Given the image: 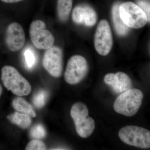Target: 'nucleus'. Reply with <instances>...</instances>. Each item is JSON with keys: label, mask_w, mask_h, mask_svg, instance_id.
Wrapping results in <instances>:
<instances>
[{"label": "nucleus", "mask_w": 150, "mask_h": 150, "mask_svg": "<svg viewBox=\"0 0 150 150\" xmlns=\"http://www.w3.org/2000/svg\"><path fill=\"white\" fill-rule=\"evenodd\" d=\"M143 94L138 89L130 88L123 92L114 102L115 112L128 117L134 116L139 109L142 103Z\"/></svg>", "instance_id": "obj_1"}, {"label": "nucleus", "mask_w": 150, "mask_h": 150, "mask_svg": "<svg viewBox=\"0 0 150 150\" xmlns=\"http://www.w3.org/2000/svg\"><path fill=\"white\" fill-rule=\"evenodd\" d=\"M1 79L6 88L18 96L29 95L31 86L14 67L4 66L1 69Z\"/></svg>", "instance_id": "obj_2"}, {"label": "nucleus", "mask_w": 150, "mask_h": 150, "mask_svg": "<svg viewBox=\"0 0 150 150\" xmlns=\"http://www.w3.org/2000/svg\"><path fill=\"white\" fill-rule=\"evenodd\" d=\"M70 113L78 135L83 138L89 137L94 130L95 123L93 118L88 116L86 105L83 103H76L71 108Z\"/></svg>", "instance_id": "obj_3"}, {"label": "nucleus", "mask_w": 150, "mask_h": 150, "mask_svg": "<svg viewBox=\"0 0 150 150\" xmlns=\"http://www.w3.org/2000/svg\"><path fill=\"white\" fill-rule=\"evenodd\" d=\"M119 16L127 27L139 29L148 22L147 17L139 6L132 2H126L119 5Z\"/></svg>", "instance_id": "obj_4"}, {"label": "nucleus", "mask_w": 150, "mask_h": 150, "mask_svg": "<svg viewBox=\"0 0 150 150\" xmlns=\"http://www.w3.org/2000/svg\"><path fill=\"white\" fill-rule=\"evenodd\" d=\"M118 136L123 142L130 146L143 149L150 147L149 130L135 126H128L120 129Z\"/></svg>", "instance_id": "obj_5"}, {"label": "nucleus", "mask_w": 150, "mask_h": 150, "mask_svg": "<svg viewBox=\"0 0 150 150\" xmlns=\"http://www.w3.org/2000/svg\"><path fill=\"white\" fill-rule=\"evenodd\" d=\"M30 36L33 44L39 49H47L53 46L54 35L46 29L45 23L41 20H35L30 26Z\"/></svg>", "instance_id": "obj_6"}, {"label": "nucleus", "mask_w": 150, "mask_h": 150, "mask_svg": "<svg viewBox=\"0 0 150 150\" xmlns=\"http://www.w3.org/2000/svg\"><path fill=\"white\" fill-rule=\"evenodd\" d=\"M88 67L86 59L80 55L72 56L68 61L64 74V79L70 84H76L85 77Z\"/></svg>", "instance_id": "obj_7"}, {"label": "nucleus", "mask_w": 150, "mask_h": 150, "mask_svg": "<svg viewBox=\"0 0 150 150\" xmlns=\"http://www.w3.org/2000/svg\"><path fill=\"white\" fill-rule=\"evenodd\" d=\"M94 46L98 54L106 56L109 54L112 46L111 28L106 20L100 21L97 27L94 36Z\"/></svg>", "instance_id": "obj_8"}, {"label": "nucleus", "mask_w": 150, "mask_h": 150, "mask_svg": "<svg viewBox=\"0 0 150 150\" xmlns=\"http://www.w3.org/2000/svg\"><path fill=\"white\" fill-rule=\"evenodd\" d=\"M43 67L51 76L60 77L63 71V54L59 47L52 46L46 49L43 60Z\"/></svg>", "instance_id": "obj_9"}, {"label": "nucleus", "mask_w": 150, "mask_h": 150, "mask_svg": "<svg viewBox=\"0 0 150 150\" xmlns=\"http://www.w3.org/2000/svg\"><path fill=\"white\" fill-rule=\"evenodd\" d=\"M25 35L22 27L19 23L13 22L8 25L6 29V43L11 51H19L24 46Z\"/></svg>", "instance_id": "obj_10"}, {"label": "nucleus", "mask_w": 150, "mask_h": 150, "mask_svg": "<svg viewBox=\"0 0 150 150\" xmlns=\"http://www.w3.org/2000/svg\"><path fill=\"white\" fill-rule=\"evenodd\" d=\"M72 19L75 23L91 27L96 23L97 15L95 11L87 5L76 6L73 11Z\"/></svg>", "instance_id": "obj_11"}, {"label": "nucleus", "mask_w": 150, "mask_h": 150, "mask_svg": "<svg viewBox=\"0 0 150 150\" xmlns=\"http://www.w3.org/2000/svg\"><path fill=\"white\" fill-rule=\"evenodd\" d=\"M104 82L110 86L116 93H121L131 88L132 82L125 73L118 72L116 74L109 73L105 76Z\"/></svg>", "instance_id": "obj_12"}, {"label": "nucleus", "mask_w": 150, "mask_h": 150, "mask_svg": "<svg viewBox=\"0 0 150 150\" xmlns=\"http://www.w3.org/2000/svg\"><path fill=\"white\" fill-rule=\"evenodd\" d=\"M120 4L116 3L113 5L112 9V16L113 25L117 34L120 36H125L129 32V27L124 24L119 16L118 8Z\"/></svg>", "instance_id": "obj_13"}, {"label": "nucleus", "mask_w": 150, "mask_h": 150, "mask_svg": "<svg viewBox=\"0 0 150 150\" xmlns=\"http://www.w3.org/2000/svg\"><path fill=\"white\" fill-rule=\"evenodd\" d=\"M12 105L18 112L28 114L33 118L36 116V113L31 104L21 97L15 98L13 101Z\"/></svg>", "instance_id": "obj_14"}, {"label": "nucleus", "mask_w": 150, "mask_h": 150, "mask_svg": "<svg viewBox=\"0 0 150 150\" xmlns=\"http://www.w3.org/2000/svg\"><path fill=\"white\" fill-rule=\"evenodd\" d=\"M7 118L11 123L17 125L23 129H26L29 127L32 121L31 116L18 111L8 115Z\"/></svg>", "instance_id": "obj_15"}, {"label": "nucleus", "mask_w": 150, "mask_h": 150, "mask_svg": "<svg viewBox=\"0 0 150 150\" xmlns=\"http://www.w3.org/2000/svg\"><path fill=\"white\" fill-rule=\"evenodd\" d=\"M72 5L73 0L57 1V13L60 20L67 21L71 11Z\"/></svg>", "instance_id": "obj_16"}, {"label": "nucleus", "mask_w": 150, "mask_h": 150, "mask_svg": "<svg viewBox=\"0 0 150 150\" xmlns=\"http://www.w3.org/2000/svg\"><path fill=\"white\" fill-rule=\"evenodd\" d=\"M23 54L25 67L28 69H31L35 67L37 62L35 52L30 47H26L24 50Z\"/></svg>", "instance_id": "obj_17"}, {"label": "nucleus", "mask_w": 150, "mask_h": 150, "mask_svg": "<svg viewBox=\"0 0 150 150\" xmlns=\"http://www.w3.org/2000/svg\"><path fill=\"white\" fill-rule=\"evenodd\" d=\"M48 97L47 92L44 90L38 91L33 97V102L35 107L41 108L43 107L46 103Z\"/></svg>", "instance_id": "obj_18"}, {"label": "nucleus", "mask_w": 150, "mask_h": 150, "mask_svg": "<svg viewBox=\"0 0 150 150\" xmlns=\"http://www.w3.org/2000/svg\"><path fill=\"white\" fill-rule=\"evenodd\" d=\"M45 128L41 124H37L33 126L30 131V137L36 139H43L46 136Z\"/></svg>", "instance_id": "obj_19"}, {"label": "nucleus", "mask_w": 150, "mask_h": 150, "mask_svg": "<svg viewBox=\"0 0 150 150\" xmlns=\"http://www.w3.org/2000/svg\"><path fill=\"white\" fill-rule=\"evenodd\" d=\"M46 146L43 142L38 139L33 140L29 142L26 148V150H46Z\"/></svg>", "instance_id": "obj_20"}, {"label": "nucleus", "mask_w": 150, "mask_h": 150, "mask_svg": "<svg viewBox=\"0 0 150 150\" xmlns=\"http://www.w3.org/2000/svg\"><path fill=\"white\" fill-rule=\"evenodd\" d=\"M137 5L140 7V8L144 12L147 17L148 22H149L150 19V4L149 2L145 0H138Z\"/></svg>", "instance_id": "obj_21"}, {"label": "nucleus", "mask_w": 150, "mask_h": 150, "mask_svg": "<svg viewBox=\"0 0 150 150\" xmlns=\"http://www.w3.org/2000/svg\"><path fill=\"white\" fill-rule=\"evenodd\" d=\"M1 1L6 3H14L18 2L23 0H1Z\"/></svg>", "instance_id": "obj_22"}, {"label": "nucleus", "mask_w": 150, "mask_h": 150, "mask_svg": "<svg viewBox=\"0 0 150 150\" xmlns=\"http://www.w3.org/2000/svg\"><path fill=\"white\" fill-rule=\"evenodd\" d=\"M3 91V89L2 87L1 86L0 84V97H1V95Z\"/></svg>", "instance_id": "obj_23"}]
</instances>
